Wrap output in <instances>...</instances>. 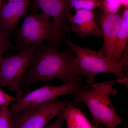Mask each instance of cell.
Returning <instances> with one entry per match:
<instances>
[{
	"label": "cell",
	"mask_w": 128,
	"mask_h": 128,
	"mask_svg": "<svg viewBox=\"0 0 128 128\" xmlns=\"http://www.w3.org/2000/svg\"><path fill=\"white\" fill-rule=\"evenodd\" d=\"M57 45L55 42L49 41L46 45L41 44L36 48L32 62L21 82V89L24 94L37 82L60 79L64 84L73 80L81 82L82 76L74 74L72 71L74 54L70 50L60 51Z\"/></svg>",
	"instance_id": "6da1fadb"
},
{
	"label": "cell",
	"mask_w": 128,
	"mask_h": 128,
	"mask_svg": "<svg viewBox=\"0 0 128 128\" xmlns=\"http://www.w3.org/2000/svg\"><path fill=\"white\" fill-rule=\"evenodd\" d=\"M66 42L75 54L71 66L73 74L86 76L88 83L91 84L99 74L111 73L115 76L118 83L128 88V47L124 50L121 60L116 63L98 52L76 45L71 39L67 40Z\"/></svg>",
	"instance_id": "7a4b0ae2"
},
{
	"label": "cell",
	"mask_w": 128,
	"mask_h": 128,
	"mask_svg": "<svg viewBox=\"0 0 128 128\" xmlns=\"http://www.w3.org/2000/svg\"><path fill=\"white\" fill-rule=\"evenodd\" d=\"M117 80L90 84L84 89L78 85L74 93L73 101L84 104L92 116V124L96 126L102 124L105 128H116L122 123V120L117 113L110 97L118 94L114 86Z\"/></svg>",
	"instance_id": "3957f363"
},
{
	"label": "cell",
	"mask_w": 128,
	"mask_h": 128,
	"mask_svg": "<svg viewBox=\"0 0 128 128\" xmlns=\"http://www.w3.org/2000/svg\"><path fill=\"white\" fill-rule=\"evenodd\" d=\"M63 35L50 22L49 16L43 12L26 16L21 27L13 34L19 52L36 48L45 41L59 45Z\"/></svg>",
	"instance_id": "277c9868"
},
{
	"label": "cell",
	"mask_w": 128,
	"mask_h": 128,
	"mask_svg": "<svg viewBox=\"0 0 128 128\" xmlns=\"http://www.w3.org/2000/svg\"><path fill=\"white\" fill-rule=\"evenodd\" d=\"M36 48L0 60V86L16 92L17 98L24 95L21 83L32 62Z\"/></svg>",
	"instance_id": "5b68a950"
},
{
	"label": "cell",
	"mask_w": 128,
	"mask_h": 128,
	"mask_svg": "<svg viewBox=\"0 0 128 128\" xmlns=\"http://www.w3.org/2000/svg\"><path fill=\"white\" fill-rule=\"evenodd\" d=\"M70 102L57 98L26 108L12 114L13 128H44L50 120L63 112Z\"/></svg>",
	"instance_id": "8992f818"
},
{
	"label": "cell",
	"mask_w": 128,
	"mask_h": 128,
	"mask_svg": "<svg viewBox=\"0 0 128 128\" xmlns=\"http://www.w3.org/2000/svg\"><path fill=\"white\" fill-rule=\"evenodd\" d=\"M80 83L76 81H72L59 86L45 84L32 91L28 92L11 105L12 114L17 113L26 108L42 104L62 95H71L74 93L76 88Z\"/></svg>",
	"instance_id": "52a82bcc"
},
{
	"label": "cell",
	"mask_w": 128,
	"mask_h": 128,
	"mask_svg": "<svg viewBox=\"0 0 128 128\" xmlns=\"http://www.w3.org/2000/svg\"><path fill=\"white\" fill-rule=\"evenodd\" d=\"M40 9L42 12L54 18L52 22L56 28L64 34L69 30L66 22L69 21L72 9L68 0H33L32 13Z\"/></svg>",
	"instance_id": "ba28073f"
},
{
	"label": "cell",
	"mask_w": 128,
	"mask_h": 128,
	"mask_svg": "<svg viewBox=\"0 0 128 128\" xmlns=\"http://www.w3.org/2000/svg\"><path fill=\"white\" fill-rule=\"evenodd\" d=\"M95 16L94 12L88 9L75 10L74 15L71 14L69 19L72 30L81 38L92 36H102V32Z\"/></svg>",
	"instance_id": "9c48e42d"
},
{
	"label": "cell",
	"mask_w": 128,
	"mask_h": 128,
	"mask_svg": "<svg viewBox=\"0 0 128 128\" xmlns=\"http://www.w3.org/2000/svg\"><path fill=\"white\" fill-rule=\"evenodd\" d=\"M122 18V12L114 14L101 13L100 14L99 26L102 30L104 40L103 46L98 52L105 57L109 55L113 50Z\"/></svg>",
	"instance_id": "30bf717a"
},
{
	"label": "cell",
	"mask_w": 128,
	"mask_h": 128,
	"mask_svg": "<svg viewBox=\"0 0 128 128\" xmlns=\"http://www.w3.org/2000/svg\"><path fill=\"white\" fill-rule=\"evenodd\" d=\"M30 0L8 2L0 10V26L9 34L25 16L30 6Z\"/></svg>",
	"instance_id": "8fae6325"
},
{
	"label": "cell",
	"mask_w": 128,
	"mask_h": 128,
	"mask_svg": "<svg viewBox=\"0 0 128 128\" xmlns=\"http://www.w3.org/2000/svg\"><path fill=\"white\" fill-rule=\"evenodd\" d=\"M128 7H124L122 11L121 25L115 38L113 50L107 57L114 62L118 63L121 60L123 53L128 46Z\"/></svg>",
	"instance_id": "7c38bea8"
},
{
	"label": "cell",
	"mask_w": 128,
	"mask_h": 128,
	"mask_svg": "<svg viewBox=\"0 0 128 128\" xmlns=\"http://www.w3.org/2000/svg\"><path fill=\"white\" fill-rule=\"evenodd\" d=\"M67 128H103L91 123L80 109L70 102L63 112Z\"/></svg>",
	"instance_id": "4fadbf2b"
},
{
	"label": "cell",
	"mask_w": 128,
	"mask_h": 128,
	"mask_svg": "<svg viewBox=\"0 0 128 128\" xmlns=\"http://www.w3.org/2000/svg\"><path fill=\"white\" fill-rule=\"evenodd\" d=\"M101 0H68L70 7L73 9L78 10L86 9L93 10L99 7Z\"/></svg>",
	"instance_id": "5bb4252c"
},
{
	"label": "cell",
	"mask_w": 128,
	"mask_h": 128,
	"mask_svg": "<svg viewBox=\"0 0 128 128\" xmlns=\"http://www.w3.org/2000/svg\"><path fill=\"white\" fill-rule=\"evenodd\" d=\"M0 128H13V117L9 104L0 107Z\"/></svg>",
	"instance_id": "9a60e30c"
},
{
	"label": "cell",
	"mask_w": 128,
	"mask_h": 128,
	"mask_svg": "<svg viewBox=\"0 0 128 128\" xmlns=\"http://www.w3.org/2000/svg\"><path fill=\"white\" fill-rule=\"evenodd\" d=\"M122 5L120 0H101L99 7L101 13L114 14L119 12Z\"/></svg>",
	"instance_id": "2e32d148"
},
{
	"label": "cell",
	"mask_w": 128,
	"mask_h": 128,
	"mask_svg": "<svg viewBox=\"0 0 128 128\" xmlns=\"http://www.w3.org/2000/svg\"><path fill=\"white\" fill-rule=\"evenodd\" d=\"M8 34L0 26V60L6 51L13 48L8 38Z\"/></svg>",
	"instance_id": "e0dca14e"
},
{
	"label": "cell",
	"mask_w": 128,
	"mask_h": 128,
	"mask_svg": "<svg viewBox=\"0 0 128 128\" xmlns=\"http://www.w3.org/2000/svg\"><path fill=\"white\" fill-rule=\"evenodd\" d=\"M17 98L6 93L0 88V107L6 104H9L11 102L16 101Z\"/></svg>",
	"instance_id": "ac0fdd59"
},
{
	"label": "cell",
	"mask_w": 128,
	"mask_h": 128,
	"mask_svg": "<svg viewBox=\"0 0 128 128\" xmlns=\"http://www.w3.org/2000/svg\"><path fill=\"white\" fill-rule=\"evenodd\" d=\"M63 112L56 117L55 121L52 123L46 125L44 128H63L64 121L63 117Z\"/></svg>",
	"instance_id": "d6986e66"
},
{
	"label": "cell",
	"mask_w": 128,
	"mask_h": 128,
	"mask_svg": "<svg viewBox=\"0 0 128 128\" xmlns=\"http://www.w3.org/2000/svg\"><path fill=\"white\" fill-rule=\"evenodd\" d=\"M122 5L124 7H128V0H120Z\"/></svg>",
	"instance_id": "ffe728a7"
},
{
	"label": "cell",
	"mask_w": 128,
	"mask_h": 128,
	"mask_svg": "<svg viewBox=\"0 0 128 128\" xmlns=\"http://www.w3.org/2000/svg\"><path fill=\"white\" fill-rule=\"evenodd\" d=\"M28 0H12V2H23L25 1Z\"/></svg>",
	"instance_id": "44dd1931"
},
{
	"label": "cell",
	"mask_w": 128,
	"mask_h": 128,
	"mask_svg": "<svg viewBox=\"0 0 128 128\" xmlns=\"http://www.w3.org/2000/svg\"><path fill=\"white\" fill-rule=\"evenodd\" d=\"M123 128H128V124H125V125H124Z\"/></svg>",
	"instance_id": "7402d4cb"
},
{
	"label": "cell",
	"mask_w": 128,
	"mask_h": 128,
	"mask_svg": "<svg viewBox=\"0 0 128 128\" xmlns=\"http://www.w3.org/2000/svg\"><path fill=\"white\" fill-rule=\"evenodd\" d=\"M2 0H0V10L2 7Z\"/></svg>",
	"instance_id": "603a6c76"
}]
</instances>
